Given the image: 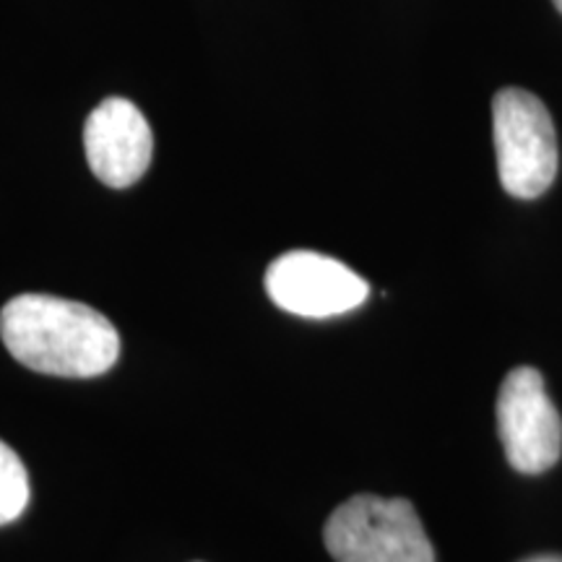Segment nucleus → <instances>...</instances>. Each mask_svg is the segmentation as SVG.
<instances>
[{"label":"nucleus","mask_w":562,"mask_h":562,"mask_svg":"<svg viewBox=\"0 0 562 562\" xmlns=\"http://www.w3.org/2000/svg\"><path fill=\"white\" fill-rule=\"evenodd\" d=\"M0 339L16 362L58 378H94L121 357V334L83 302L19 294L0 311Z\"/></svg>","instance_id":"f257e3e1"},{"label":"nucleus","mask_w":562,"mask_h":562,"mask_svg":"<svg viewBox=\"0 0 562 562\" xmlns=\"http://www.w3.org/2000/svg\"><path fill=\"white\" fill-rule=\"evenodd\" d=\"M552 3H554V9H558V11L562 13V0H552Z\"/></svg>","instance_id":"6e6552de"},{"label":"nucleus","mask_w":562,"mask_h":562,"mask_svg":"<svg viewBox=\"0 0 562 562\" xmlns=\"http://www.w3.org/2000/svg\"><path fill=\"white\" fill-rule=\"evenodd\" d=\"M497 432L508 463L521 474H542L562 453V419L544 391L542 372L516 368L497 393Z\"/></svg>","instance_id":"20e7f679"},{"label":"nucleus","mask_w":562,"mask_h":562,"mask_svg":"<svg viewBox=\"0 0 562 562\" xmlns=\"http://www.w3.org/2000/svg\"><path fill=\"white\" fill-rule=\"evenodd\" d=\"M32 497L30 474L19 453L0 440V526L16 521Z\"/></svg>","instance_id":"0eeeda50"},{"label":"nucleus","mask_w":562,"mask_h":562,"mask_svg":"<svg viewBox=\"0 0 562 562\" xmlns=\"http://www.w3.org/2000/svg\"><path fill=\"white\" fill-rule=\"evenodd\" d=\"M323 542L336 562H435L417 510L402 497L357 495L341 503Z\"/></svg>","instance_id":"f03ea898"},{"label":"nucleus","mask_w":562,"mask_h":562,"mask_svg":"<svg viewBox=\"0 0 562 562\" xmlns=\"http://www.w3.org/2000/svg\"><path fill=\"white\" fill-rule=\"evenodd\" d=\"M266 292L281 311L302 318H331L360 307L370 286L331 256L292 250L269 266Z\"/></svg>","instance_id":"39448f33"},{"label":"nucleus","mask_w":562,"mask_h":562,"mask_svg":"<svg viewBox=\"0 0 562 562\" xmlns=\"http://www.w3.org/2000/svg\"><path fill=\"white\" fill-rule=\"evenodd\" d=\"M83 149L97 180L110 188H128L149 170L154 136L136 104L110 97L87 117Z\"/></svg>","instance_id":"423d86ee"},{"label":"nucleus","mask_w":562,"mask_h":562,"mask_svg":"<svg viewBox=\"0 0 562 562\" xmlns=\"http://www.w3.org/2000/svg\"><path fill=\"white\" fill-rule=\"evenodd\" d=\"M497 172L513 199H539L558 175V136L544 102L526 89H501L492 100Z\"/></svg>","instance_id":"7ed1b4c3"}]
</instances>
